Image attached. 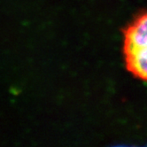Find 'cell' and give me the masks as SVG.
<instances>
[{
	"instance_id": "6da1fadb",
	"label": "cell",
	"mask_w": 147,
	"mask_h": 147,
	"mask_svg": "<svg viewBox=\"0 0 147 147\" xmlns=\"http://www.w3.org/2000/svg\"><path fill=\"white\" fill-rule=\"evenodd\" d=\"M123 53L128 71L147 82V13L125 28Z\"/></svg>"
}]
</instances>
